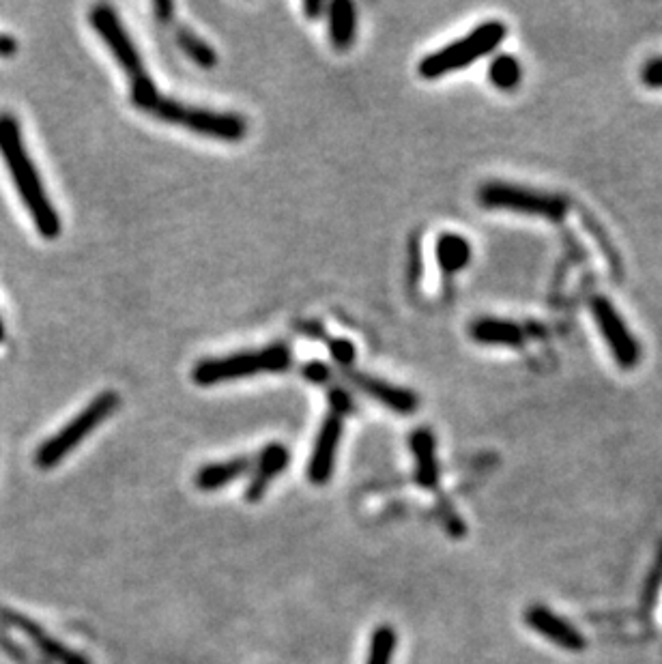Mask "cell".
I'll list each match as a JSON object with an SVG mask.
<instances>
[{"instance_id":"6da1fadb","label":"cell","mask_w":662,"mask_h":664,"mask_svg":"<svg viewBox=\"0 0 662 664\" xmlns=\"http://www.w3.org/2000/svg\"><path fill=\"white\" fill-rule=\"evenodd\" d=\"M0 157L7 164L13 185L31 213L37 233L43 239H56L61 235V215L46 194V187L39 177V170L28 153L22 127L18 119L9 112L0 114Z\"/></svg>"},{"instance_id":"7a4b0ae2","label":"cell","mask_w":662,"mask_h":664,"mask_svg":"<svg viewBox=\"0 0 662 664\" xmlns=\"http://www.w3.org/2000/svg\"><path fill=\"white\" fill-rule=\"evenodd\" d=\"M89 20L97 35L110 48L112 56L117 59L125 76L129 80V93H132L134 106L142 112H149V108L155 104L157 97L162 93L157 91L153 78L142 61V54L134 46V39L129 37L127 28L123 26L119 13L114 11L110 5H97L89 13Z\"/></svg>"},{"instance_id":"3957f363","label":"cell","mask_w":662,"mask_h":664,"mask_svg":"<svg viewBox=\"0 0 662 664\" xmlns=\"http://www.w3.org/2000/svg\"><path fill=\"white\" fill-rule=\"evenodd\" d=\"M293 366V353L289 344L276 342L265 349L239 351L226 357H213L198 362L192 370V381L200 387H213L228 381L254 377L263 372H286Z\"/></svg>"},{"instance_id":"277c9868","label":"cell","mask_w":662,"mask_h":664,"mask_svg":"<svg viewBox=\"0 0 662 664\" xmlns=\"http://www.w3.org/2000/svg\"><path fill=\"white\" fill-rule=\"evenodd\" d=\"M508 35V26L499 22V20H488L480 26L473 28V31L465 37H460L458 41L450 43L433 54L424 56L417 65V71L424 80H439L448 74H454V71L469 67L476 61L484 59V56L497 50L503 39Z\"/></svg>"},{"instance_id":"5b68a950","label":"cell","mask_w":662,"mask_h":664,"mask_svg":"<svg viewBox=\"0 0 662 664\" xmlns=\"http://www.w3.org/2000/svg\"><path fill=\"white\" fill-rule=\"evenodd\" d=\"M151 117L160 119L170 125H179L183 129H190L194 134L209 136L224 142H241L248 134V123L235 112H220L198 106H187L179 99H172L166 95L157 97L155 104L149 108Z\"/></svg>"},{"instance_id":"8992f818","label":"cell","mask_w":662,"mask_h":664,"mask_svg":"<svg viewBox=\"0 0 662 664\" xmlns=\"http://www.w3.org/2000/svg\"><path fill=\"white\" fill-rule=\"evenodd\" d=\"M119 404L121 396L117 392H112V389L99 394L89 407H84L74 417V420L65 424L56 435H52L50 439L39 445V450L35 452V465L39 469H54L67 454L74 452L86 437L93 435V430L97 426H102L106 420H110L114 411L119 409Z\"/></svg>"},{"instance_id":"52a82bcc","label":"cell","mask_w":662,"mask_h":664,"mask_svg":"<svg viewBox=\"0 0 662 664\" xmlns=\"http://www.w3.org/2000/svg\"><path fill=\"white\" fill-rule=\"evenodd\" d=\"M478 200L484 209L510 211L529 218H544L559 222L568 211L566 198L531 190V187L512 185L503 181H488L480 187Z\"/></svg>"},{"instance_id":"ba28073f","label":"cell","mask_w":662,"mask_h":664,"mask_svg":"<svg viewBox=\"0 0 662 664\" xmlns=\"http://www.w3.org/2000/svg\"><path fill=\"white\" fill-rule=\"evenodd\" d=\"M589 310H592L594 323L600 331V336L607 342L611 355L615 357V364L622 370L637 368L641 362V344L632 336L622 314L607 297H592L589 301Z\"/></svg>"},{"instance_id":"9c48e42d","label":"cell","mask_w":662,"mask_h":664,"mask_svg":"<svg viewBox=\"0 0 662 664\" xmlns=\"http://www.w3.org/2000/svg\"><path fill=\"white\" fill-rule=\"evenodd\" d=\"M340 374L344 381H349L355 389H359V392L381 402L383 407L392 409L398 415H413L417 409H420V398L407 387L387 383L383 379L370 377V374L353 368H340Z\"/></svg>"},{"instance_id":"30bf717a","label":"cell","mask_w":662,"mask_h":664,"mask_svg":"<svg viewBox=\"0 0 662 664\" xmlns=\"http://www.w3.org/2000/svg\"><path fill=\"white\" fill-rule=\"evenodd\" d=\"M342 422L344 415L329 411L327 417L321 424L319 435H316L310 463L306 469V475L310 484L314 486H325L336 469V458H338V447L342 439Z\"/></svg>"},{"instance_id":"8fae6325","label":"cell","mask_w":662,"mask_h":664,"mask_svg":"<svg viewBox=\"0 0 662 664\" xmlns=\"http://www.w3.org/2000/svg\"><path fill=\"white\" fill-rule=\"evenodd\" d=\"M525 624L549 643L561 649H568V652H581V649H585L587 645L585 637L577 626H572L555 611L546 609V606L540 604L529 606L525 613Z\"/></svg>"},{"instance_id":"7c38bea8","label":"cell","mask_w":662,"mask_h":664,"mask_svg":"<svg viewBox=\"0 0 662 664\" xmlns=\"http://www.w3.org/2000/svg\"><path fill=\"white\" fill-rule=\"evenodd\" d=\"M0 617L5 619V624L24 632L26 637L39 647V652L48 660H52L54 664H91L80 652H74V649H69L59 639L50 637L46 630H43L39 624H35L33 619H28L26 615L3 609L0 611Z\"/></svg>"},{"instance_id":"4fadbf2b","label":"cell","mask_w":662,"mask_h":664,"mask_svg":"<svg viewBox=\"0 0 662 664\" xmlns=\"http://www.w3.org/2000/svg\"><path fill=\"white\" fill-rule=\"evenodd\" d=\"M291 463V452L289 447L282 443H269L265 445L258 456L254 458V469H252V480L246 488V499L250 503H258L271 484L273 478H278L286 471Z\"/></svg>"},{"instance_id":"5bb4252c","label":"cell","mask_w":662,"mask_h":664,"mask_svg":"<svg viewBox=\"0 0 662 664\" xmlns=\"http://www.w3.org/2000/svg\"><path fill=\"white\" fill-rule=\"evenodd\" d=\"M411 454L415 458V482L426 490L439 486V460L437 439L430 428H415L409 437Z\"/></svg>"},{"instance_id":"9a60e30c","label":"cell","mask_w":662,"mask_h":664,"mask_svg":"<svg viewBox=\"0 0 662 664\" xmlns=\"http://www.w3.org/2000/svg\"><path fill=\"white\" fill-rule=\"evenodd\" d=\"M252 469H254L252 456H235L230 460H222V463H211L200 467L194 478V484L198 490H203V493H213V490H220L228 484L237 482Z\"/></svg>"},{"instance_id":"2e32d148","label":"cell","mask_w":662,"mask_h":664,"mask_svg":"<svg viewBox=\"0 0 662 664\" xmlns=\"http://www.w3.org/2000/svg\"><path fill=\"white\" fill-rule=\"evenodd\" d=\"M469 334L480 344L510 346V349H518V346H523V342L527 338L525 329L521 325L514 321H506V319H495V316H484V319L473 321L469 327Z\"/></svg>"},{"instance_id":"e0dca14e","label":"cell","mask_w":662,"mask_h":664,"mask_svg":"<svg viewBox=\"0 0 662 664\" xmlns=\"http://www.w3.org/2000/svg\"><path fill=\"white\" fill-rule=\"evenodd\" d=\"M329 39L336 50H349L357 35V9L351 0H334L327 5Z\"/></svg>"},{"instance_id":"ac0fdd59","label":"cell","mask_w":662,"mask_h":664,"mask_svg":"<svg viewBox=\"0 0 662 664\" xmlns=\"http://www.w3.org/2000/svg\"><path fill=\"white\" fill-rule=\"evenodd\" d=\"M437 261L445 276L463 271L471 263V245L456 233H443L437 239Z\"/></svg>"},{"instance_id":"d6986e66","label":"cell","mask_w":662,"mask_h":664,"mask_svg":"<svg viewBox=\"0 0 662 664\" xmlns=\"http://www.w3.org/2000/svg\"><path fill=\"white\" fill-rule=\"evenodd\" d=\"M175 26V39L179 43V48L190 56V59L203 69H213L218 65V54L209 46L205 39H200L192 28H187L183 24H172Z\"/></svg>"},{"instance_id":"ffe728a7","label":"cell","mask_w":662,"mask_h":664,"mask_svg":"<svg viewBox=\"0 0 662 664\" xmlns=\"http://www.w3.org/2000/svg\"><path fill=\"white\" fill-rule=\"evenodd\" d=\"M488 80H491L499 91H514L523 80V67L512 54H499L488 65Z\"/></svg>"},{"instance_id":"44dd1931","label":"cell","mask_w":662,"mask_h":664,"mask_svg":"<svg viewBox=\"0 0 662 664\" xmlns=\"http://www.w3.org/2000/svg\"><path fill=\"white\" fill-rule=\"evenodd\" d=\"M396 652V632L392 626H379L372 632L366 664H392Z\"/></svg>"},{"instance_id":"7402d4cb","label":"cell","mask_w":662,"mask_h":664,"mask_svg":"<svg viewBox=\"0 0 662 664\" xmlns=\"http://www.w3.org/2000/svg\"><path fill=\"white\" fill-rule=\"evenodd\" d=\"M329 349H331V355H334L336 362L340 364V368H351L353 362H355V346L349 342V340H331L329 342Z\"/></svg>"},{"instance_id":"603a6c76","label":"cell","mask_w":662,"mask_h":664,"mask_svg":"<svg viewBox=\"0 0 662 664\" xmlns=\"http://www.w3.org/2000/svg\"><path fill=\"white\" fill-rule=\"evenodd\" d=\"M641 80L650 89H662V56H654L643 65Z\"/></svg>"},{"instance_id":"cb8c5ba5","label":"cell","mask_w":662,"mask_h":664,"mask_svg":"<svg viewBox=\"0 0 662 664\" xmlns=\"http://www.w3.org/2000/svg\"><path fill=\"white\" fill-rule=\"evenodd\" d=\"M422 278V248H420V239L413 237L409 243V282L411 286L420 284Z\"/></svg>"},{"instance_id":"d4e9b609","label":"cell","mask_w":662,"mask_h":664,"mask_svg":"<svg viewBox=\"0 0 662 664\" xmlns=\"http://www.w3.org/2000/svg\"><path fill=\"white\" fill-rule=\"evenodd\" d=\"M329 411H334V413H340V415H349L355 411V404H353V398L344 392V389L340 387H334L329 392Z\"/></svg>"},{"instance_id":"484cf974","label":"cell","mask_w":662,"mask_h":664,"mask_svg":"<svg viewBox=\"0 0 662 664\" xmlns=\"http://www.w3.org/2000/svg\"><path fill=\"white\" fill-rule=\"evenodd\" d=\"M304 377H306V381H310V383L325 385V383H329L331 370H329V366L323 364V362H310V364L304 366Z\"/></svg>"},{"instance_id":"4316f807","label":"cell","mask_w":662,"mask_h":664,"mask_svg":"<svg viewBox=\"0 0 662 664\" xmlns=\"http://www.w3.org/2000/svg\"><path fill=\"white\" fill-rule=\"evenodd\" d=\"M155 16L164 24H175V5L168 3V0H160V3L153 5Z\"/></svg>"},{"instance_id":"83f0119b","label":"cell","mask_w":662,"mask_h":664,"mask_svg":"<svg viewBox=\"0 0 662 664\" xmlns=\"http://www.w3.org/2000/svg\"><path fill=\"white\" fill-rule=\"evenodd\" d=\"M16 52H18V41L9 35H0V56L9 59V56H13Z\"/></svg>"},{"instance_id":"f1b7e54d","label":"cell","mask_w":662,"mask_h":664,"mask_svg":"<svg viewBox=\"0 0 662 664\" xmlns=\"http://www.w3.org/2000/svg\"><path fill=\"white\" fill-rule=\"evenodd\" d=\"M323 9H325V5L321 3V0H306L304 3V11L310 20H319Z\"/></svg>"},{"instance_id":"f546056e","label":"cell","mask_w":662,"mask_h":664,"mask_svg":"<svg viewBox=\"0 0 662 664\" xmlns=\"http://www.w3.org/2000/svg\"><path fill=\"white\" fill-rule=\"evenodd\" d=\"M5 340V325H3V319H0V342Z\"/></svg>"}]
</instances>
